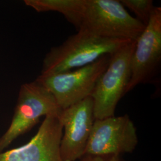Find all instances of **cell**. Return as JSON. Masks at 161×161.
Instances as JSON below:
<instances>
[{
    "instance_id": "1",
    "label": "cell",
    "mask_w": 161,
    "mask_h": 161,
    "mask_svg": "<svg viewBox=\"0 0 161 161\" xmlns=\"http://www.w3.org/2000/svg\"><path fill=\"white\" fill-rule=\"evenodd\" d=\"M129 41L98 37L81 31L53 47L43 60L42 74L64 72L92 64L112 54Z\"/></svg>"
},
{
    "instance_id": "2",
    "label": "cell",
    "mask_w": 161,
    "mask_h": 161,
    "mask_svg": "<svg viewBox=\"0 0 161 161\" xmlns=\"http://www.w3.org/2000/svg\"><path fill=\"white\" fill-rule=\"evenodd\" d=\"M146 26L118 0H86L78 31L98 37L136 41Z\"/></svg>"
},
{
    "instance_id": "3",
    "label": "cell",
    "mask_w": 161,
    "mask_h": 161,
    "mask_svg": "<svg viewBox=\"0 0 161 161\" xmlns=\"http://www.w3.org/2000/svg\"><path fill=\"white\" fill-rule=\"evenodd\" d=\"M136 41L129 42L110 55L109 62L91 95L95 119L115 116L117 104L126 94L131 77V60Z\"/></svg>"
},
{
    "instance_id": "4",
    "label": "cell",
    "mask_w": 161,
    "mask_h": 161,
    "mask_svg": "<svg viewBox=\"0 0 161 161\" xmlns=\"http://www.w3.org/2000/svg\"><path fill=\"white\" fill-rule=\"evenodd\" d=\"M110 55L92 64L64 72L41 74L36 79L50 92L62 110L91 97L100 75L109 62Z\"/></svg>"
},
{
    "instance_id": "5",
    "label": "cell",
    "mask_w": 161,
    "mask_h": 161,
    "mask_svg": "<svg viewBox=\"0 0 161 161\" xmlns=\"http://www.w3.org/2000/svg\"><path fill=\"white\" fill-rule=\"evenodd\" d=\"M62 110L52 94L37 81L22 85L11 124L0 138V153L30 130L41 117L59 116Z\"/></svg>"
},
{
    "instance_id": "6",
    "label": "cell",
    "mask_w": 161,
    "mask_h": 161,
    "mask_svg": "<svg viewBox=\"0 0 161 161\" xmlns=\"http://www.w3.org/2000/svg\"><path fill=\"white\" fill-rule=\"evenodd\" d=\"M138 142L136 128L128 115L96 119L85 155L119 156L131 153Z\"/></svg>"
},
{
    "instance_id": "7",
    "label": "cell",
    "mask_w": 161,
    "mask_h": 161,
    "mask_svg": "<svg viewBox=\"0 0 161 161\" xmlns=\"http://www.w3.org/2000/svg\"><path fill=\"white\" fill-rule=\"evenodd\" d=\"M161 62V8L155 7L149 22L136 41L126 94L139 84L149 82L158 71Z\"/></svg>"
},
{
    "instance_id": "8",
    "label": "cell",
    "mask_w": 161,
    "mask_h": 161,
    "mask_svg": "<svg viewBox=\"0 0 161 161\" xmlns=\"http://www.w3.org/2000/svg\"><path fill=\"white\" fill-rule=\"evenodd\" d=\"M58 118L63 127L62 161H75L82 158L96 119L92 98L88 97L62 110Z\"/></svg>"
},
{
    "instance_id": "9",
    "label": "cell",
    "mask_w": 161,
    "mask_h": 161,
    "mask_svg": "<svg viewBox=\"0 0 161 161\" xmlns=\"http://www.w3.org/2000/svg\"><path fill=\"white\" fill-rule=\"evenodd\" d=\"M58 116H46L28 143L2 152L0 161H63L60 154L63 127Z\"/></svg>"
},
{
    "instance_id": "10",
    "label": "cell",
    "mask_w": 161,
    "mask_h": 161,
    "mask_svg": "<svg viewBox=\"0 0 161 161\" xmlns=\"http://www.w3.org/2000/svg\"><path fill=\"white\" fill-rule=\"evenodd\" d=\"M86 0H25L26 6L38 12H57L63 14L78 30Z\"/></svg>"
},
{
    "instance_id": "11",
    "label": "cell",
    "mask_w": 161,
    "mask_h": 161,
    "mask_svg": "<svg viewBox=\"0 0 161 161\" xmlns=\"http://www.w3.org/2000/svg\"><path fill=\"white\" fill-rule=\"evenodd\" d=\"M120 2L136 14L139 21L145 26L147 25L155 8L152 0H121Z\"/></svg>"
},
{
    "instance_id": "12",
    "label": "cell",
    "mask_w": 161,
    "mask_h": 161,
    "mask_svg": "<svg viewBox=\"0 0 161 161\" xmlns=\"http://www.w3.org/2000/svg\"><path fill=\"white\" fill-rule=\"evenodd\" d=\"M81 161H122L120 156L84 155Z\"/></svg>"
}]
</instances>
